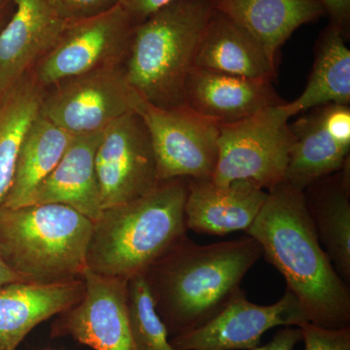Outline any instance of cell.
<instances>
[{
	"mask_svg": "<svg viewBox=\"0 0 350 350\" xmlns=\"http://www.w3.org/2000/svg\"><path fill=\"white\" fill-rule=\"evenodd\" d=\"M73 137L39 113L21 145L2 208L27 206L32 193L63 158Z\"/></svg>",
	"mask_w": 350,
	"mask_h": 350,
	"instance_id": "cell-21",
	"label": "cell"
},
{
	"mask_svg": "<svg viewBox=\"0 0 350 350\" xmlns=\"http://www.w3.org/2000/svg\"><path fill=\"white\" fill-rule=\"evenodd\" d=\"M322 121L329 133L340 144L350 146L349 105H329L320 109Z\"/></svg>",
	"mask_w": 350,
	"mask_h": 350,
	"instance_id": "cell-28",
	"label": "cell"
},
{
	"mask_svg": "<svg viewBox=\"0 0 350 350\" xmlns=\"http://www.w3.org/2000/svg\"><path fill=\"white\" fill-rule=\"evenodd\" d=\"M81 300L59 314L56 335L69 336L94 350H137L131 334L128 280L87 269Z\"/></svg>",
	"mask_w": 350,
	"mask_h": 350,
	"instance_id": "cell-12",
	"label": "cell"
},
{
	"mask_svg": "<svg viewBox=\"0 0 350 350\" xmlns=\"http://www.w3.org/2000/svg\"><path fill=\"white\" fill-rule=\"evenodd\" d=\"M93 221L72 207L31 204L0 209V256L25 282L83 278Z\"/></svg>",
	"mask_w": 350,
	"mask_h": 350,
	"instance_id": "cell-5",
	"label": "cell"
},
{
	"mask_svg": "<svg viewBox=\"0 0 350 350\" xmlns=\"http://www.w3.org/2000/svg\"><path fill=\"white\" fill-rule=\"evenodd\" d=\"M187 178L170 179L137 200L103 209L93 224L88 269L124 280L144 275L187 236Z\"/></svg>",
	"mask_w": 350,
	"mask_h": 350,
	"instance_id": "cell-3",
	"label": "cell"
},
{
	"mask_svg": "<svg viewBox=\"0 0 350 350\" xmlns=\"http://www.w3.org/2000/svg\"><path fill=\"white\" fill-rule=\"evenodd\" d=\"M345 34L329 25L317 45L312 72L303 93L283 107L290 118L310 108L350 103V51Z\"/></svg>",
	"mask_w": 350,
	"mask_h": 350,
	"instance_id": "cell-23",
	"label": "cell"
},
{
	"mask_svg": "<svg viewBox=\"0 0 350 350\" xmlns=\"http://www.w3.org/2000/svg\"><path fill=\"white\" fill-rule=\"evenodd\" d=\"M290 126L295 139L283 182L305 190L319 179L336 174L349 162L350 146L332 137L320 109Z\"/></svg>",
	"mask_w": 350,
	"mask_h": 350,
	"instance_id": "cell-22",
	"label": "cell"
},
{
	"mask_svg": "<svg viewBox=\"0 0 350 350\" xmlns=\"http://www.w3.org/2000/svg\"><path fill=\"white\" fill-rule=\"evenodd\" d=\"M194 66L251 79L275 77V64L256 39L214 10L196 53Z\"/></svg>",
	"mask_w": 350,
	"mask_h": 350,
	"instance_id": "cell-20",
	"label": "cell"
},
{
	"mask_svg": "<svg viewBox=\"0 0 350 350\" xmlns=\"http://www.w3.org/2000/svg\"><path fill=\"white\" fill-rule=\"evenodd\" d=\"M303 340V334L299 326H284L276 332L271 342L259 345L253 350H295L297 344Z\"/></svg>",
	"mask_w": 350,
	"mask_h": 350,
	"instance_id": "cell-30",
	"label": "cell"
},
{
	"mask_svg": "<svg viewBox=\"0 0 350 350\" xmlns=\"http://www.w3.org/2000/svg\"><path fill=\"white\" fill-rule=\"evenodd\" d=\"M216 12L250 32L275 64L283 44L301 25L319 19L325 9L320 0H207Z\"/></svg>",
	"mask_w": 350,
	"mask_h": 350,
	"instance_id": "cell-18",
	"label": "cell"
},
{
	"mask_svg": "<svg viewBox=\"0 0 350 350\" xmlns=\"http://www.w3.org/2000/svg\"><path fill=\"white\" fill-rule=\"evenodd\" d=\"M135 25L121 4L96 17L69 23L32 70L34 80L47 90L76 76L124 66Z\"/></svg>",
	"mask_w": 350,
	"mask_h": 350,
	"instance_id": "cell-8",
	"label": "cell"
},
{
	"mask_svg": "<svg viewBox=\"0 0 350 350\" xmlns=\"http://www.w3.org/2000/svg\"><path fill=\"white\" fill-rule=\"evenodd\" d=\"M246 234L285 278L308 322L328 329L349 327V286L320 243L304 190L286 182L269 190Z\"/></svg>",
	"mask_w": 350,
	"mask_h": 350,
	"instance_id": "cell-1",
	"label": "cell"
},
{
	"mask_svg": "<svg viewBox=\"0 0 350 350\" xmlns=\"http://www.w3.org/2000/svg\"><path fill=\"white\" fill-rule=\"evenodd\" d=\"M262 257L250 236L200 245L182 238L144 273L170 336L183 335L217 315Z\"/></svg>",
	"mask_w": 350,
	"mask_h": 350,
	"instance_id": "cell-2",
	"label": "cell"
},
{
	"mask_svg": "<svg viewBox=\"0 0 350 350\" xmlns=\"http://www.w3.org/2000/svg\"><path fill=\"white\" fill-rule=\"evenodd\" d=\"M325 13L330 17V24L338 27L345 36L349 29L350 0H320Z\"/></svg>",
	"mask_w": 350,
	"mask_h": 350,
	"instance_id": "cell-31",
	"label": "cell"
},
{
	"mask_svg": "<svg viewBox=\"0 0 350 350\" xmlns=\"http://www.w3.org/2000/svg\"><path fill=\"white\" fill-rule=\"evenodd\" d=\"M207 0H172L133 27L126 55L131 89L159 107L185 103V84L213 17Z\"/></svg>",
	"mask_w": 350,
	"mask_h": 350,
	"instance_id": "cell-4",
	"label": "cell"
},
{
	"mask_svg": "<svg viewBox=\"0 0 350 350\" xmlns=\"http://www.w3.org/2000/svg\"><path fill=\"white\" fill-rule=\"evenodd\" d=\"M305 350H350V327L328 329L305 322L300 326Z\"/></svg>",
	"mask_w": 350,
	"mask_h": 350,
	"instance_id": "cell-26",
	"label": "cell"
},
{
	"mask_svg": "<svg viewBox=\"0 0 350 350\" xmlns=\"http://www.w3.org/2000/svg\"><path fill=\"white\" fill-rule=\"evenodd\" d=\"M46 91L31 73L0 101V209L12 183L21 145L40 113Z\"/></svg>",
	"mask_w": 350,
	"mask_h": 350,
	"instance_id": "cell-24",
	"label": "cell"
},
{
	"mask_svg": "<svg viewBox=\"0 0 350 350\" xmlns=\"http://www.w3.org/2000/svg\"><path fill=\"white\" fill-rule=\"evenodd\" d=\"M52 88L44 96L40 114L72 137L100 133L133 111V90L124 66L76 76Z\"/></svg>",
	"mask_w": 350,
	"mask_h": 350,
	"instance_id": "cell-9",
	"label": "cell"
},
{
	"mask_svg": "<svg viewBox=\"0 0 350 350\" xmlns=\"http://www.w3.org/2000/svg\"><path fill=\"white\" fill-rule=\"evenodd\" d=\"M283 105L220 125L214 183L226 186L250 180L269 191L284 181L295 137Z\"/></svg>",
	"mask_w": 350,
	"mask_h": 350,
	"instance_id": "cell-6",
	"label": "cell"
},
{
	"mask_svg": "<svg viewBox=\"0 0 350 350\" xmlns=\"http://www.w3.org/2000/svg\"><path fill=\"white\" fill-rule=\"evenodd\" d=\"M25 282L22 276L18 275L0 256V287L11 284V283Z\"/></svg>",
	"mask_w": 350,
	"mask_h": 350,
	"instance_id": "cell-32",
	"label": "cell"
},
{
	"mask_svg": "<svg viewBox=\"0 0 350 350\" xmlns=\"http://www.w3.org/2000/svg\"><path fill=\"white\" fill-rule=\"evenodd\" d=\"M6 0H0V21H1L2 13H3L4 5H5Z\"/></svg>",
	"mask_w": 350,
	"mask_h": 350,
	"instance_id": "cell-33",
	"label": "cell"
},
{
	"mask_svg": "<svg viewBox=\"0 0 350 350\" xmlns=\"http://www.w3.org/2000/svg\"><path fill=\"white\" fill-rule=\"evenodd\" d=\"M304 194L322 247L340 278L349 282V161L336 174L306 187Z\"/></svg>",
	"mask_w": 350,
	"mask_h": 350,
	"instance_id": "cell-19",
	"label": "cell"
},
{
	"mask_svg": "<svg viewBox=\"0 0 350 350\" xmlns=\"http://www.w3.org/2000/svg\"><path fill=\"white\" fill-rule=\"evenodd\" d=\"M84 292V278L0 287V350L17 349L36 326L72 308Z\"/></svg>",
	"mask_w": 350,
	"mask_h": 350,
	"instance_id": "cell-16",
	"label": "cell"
},
{
	"mask_svg": "<svg viewBox=\"0 0 350 350\" xmlns=\"http://www.w3.org/2000/svg\"><path fill=\"white\" fill-rule=\"evenodd\" d=\"M128 308L131 334L137 350H176L170 344L169 331L157 312L144 275L128 280Z\"/></svg>",
	"mask_w": 350,
	"mask_h": 350,
	"instance_id": "cell-25",
	"label": "cell"
},
{
	"mask_svg": "<svg viewBox=\"0 0 350 350\" xmlns=\"http://www.w3.org/2000/svg\"><path fill=\"white\" fill-rule=\"evenodd\" d=\"M103 131L73 137L63 158L32 193L27 206L57 204L96 220L101 213L96 156Z\"/></svg>",
	"mask_w": 350,
	"mask_h": 350,
	"instance_id": "cell-17",
	"label": "cell"
},
{
	"mask_svg": "<svg viewBox=\"0 0 350 350\" xmlns=\"http://www.w3.org/2000/svg\"><path fill=\"white\" fill-rule=\"evenodd\" d=\"M308 322L290 290L280 301L260 306L239 289L228 305L200 328L170 338L176 350H253L261 345L267 331L278 326H300Z\"/></svg>",
	"mask_w": 350,
	"mask_h": 350,
	"instance_id": "cell-11",
	"label": "cell"
},
{
	"mask_svg": "<svg viewBox=\"0 0 350 350\" xmlns=\"http://www.w3.org/2000/svg\"><path fill=\"white\" fill-rule=\"evenodd\" d=\"M96 172L103 211L148 194L162 182L150 137L137 113H126L103 131Z\"/></svg>",
	"mask_w": 350,
	"mask_h": 350,
	"instance_id": "cell-10",
	"label": "cell"
},
{
	"mask_svg": "<svg viewBox=\"0 0 350 350\" xmlns=\"http://www.w3.org/2000/svg\"><path fill=\"white\" fill-rule=\"evenodd\" d=\"M16 10L0 31V101L57 42L69 23L48 0H11Z\"/></svg>",
	"mask_w": 350,
	"mask_h": 350,
	"instance_id": "cell-13",
	"label": "cell"
},
{
	"mask_svg": "<svg viewBox=\"0 0 350 350\" xmlns=\"http://www.w3.org/2000/svg\"><path fill=\"white\" fill-rule=\"evenodd\" d=\"M131 108L144 122L155 156L160 181L211 179L218 158L220 124L186 103L163 108L133 91Z\"/></svg>",
	"mask_w": 350,
	"mask_h": 350,
	"instance_id": "cell-7",
	"label": "cell"
},
{
	"mask_svg": "<svg viewBox=\"0 0 350 350\" xmlns=\"http://www.w3.org/2000/svg\"><path fill=\"white\" fill-rule=\"evenodd\" d=\"M271 81L193 66L186 80L185 103L220 125L234 123L284 103Z\"/></svg>",
	"mask_w": 350,
	"mask_h": 350,
	"instance_id": "cell-14",
	"label": "cell"
},
{
	"mask_svg": "<svg viewBox=\"0 0 350 350\" xmlns=\"http://www.w3.org/2000/svg\"><path fill=\"white\" fill-rule=\"evenodd\" d=\"M57 15L68 23L96 17L119 5L121 0H48Z\"/></svg>",
	"mask_w": 350,
	"mask_h": 350,
	"instance_id": "cell-27",
	"label": "cell"
},
{
	"mask_svg": "<svg viewBox=\"0 0 350 350\" xmlns=\"http://www.w3.org/2000/svg\"><path fill=\"white\" fill-rule=\"evenodd\" d=\"M170 1L172 0H121L120 4L137 25L144 22Z\"/></svg>",
	"mask_w": 350,
	"mask_h": 350,
	"instance_id": "cell-29",
	"label": "cell"
},
{
	"mask_svg": "<svg viewBox=\"0 0 350 350\" xmlns=\"http://www.w3.org/2000/svg\"><path fill=\"white\" fill-rule=\"evenodd\" d=\"M186 225L198 234L225 236L247 231L268 198V192L250 180L221 186L211 179L187 178Z\"/></svg>",
	"mask_w": 350,
	"mask_h": 350,
	"instance_id": "cell-15",
	"label": "cell"
}]
</instances>
